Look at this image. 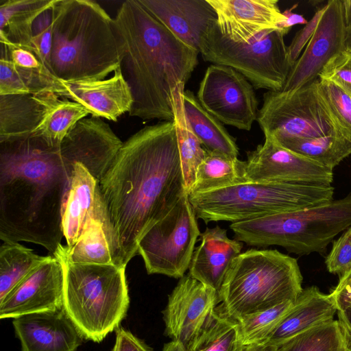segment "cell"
I'll list each match as a JSON object with an SVG mask.
<instances>
[{"label":"cell","instance_id":"d590c367","mask_svg":"<svg viewBox=\"0 0 351 351\" xmlns=\"http://www.w3.org/2000/svg\"><path fill=\"white\" fill-rule=\"evenodd\" d=\"M241 346L238 322L217 311L186 351H238Z\"/></svg>","mask_w":351,"mask_h":351},{"label":"cell","instance_id":"836d02e7","mask_svg":"<svg viewBox=\"0 0 351 351\" xmlns=\"http://www.w3.org/2000/svg\"><path fill=\"white\" fill-rule=\"evenodd\" d=\"M279 351H348L349 338L339 320H330L298 334L279 346Z\"/></svg>","mask_w":351,"mask_h":351},{"label":"cell","instance_id":"f35d334b","mask_svg":"<svg viewBox=\"0 0 351 351\" xmlns=\"http://www.w3.org/2000/svg\"><path fill=\"white\" fill-rule=\"evenodd\" d=\"M319 79L332 82L351 97V53L343 50L332 58Z\"/></svg>","mask_w":351,"mask_h":351},{"label":"cell","instance_id":"52a82bcc","mask_svg":"<svg viewBox=\"0 0 351 351\" xmlns=\"http://www.w3.org/2000/svg\"><path fill=\"white\" fill-rule=\"evenodd\" d=\"M351 226V192L346 197L306 208L232 223L234 239L247 245L281 246L306 255L321 252Z\"/></svg>","mask_w":351,"mask_h":351},{"label":"cell","instance_id":"5b68a950","mask_svg":"<svg viewBox=\"0 0 351 351\" xmlns=\"http://www.w3.org/2000/svg\"><path fill=\"white\" fill-rule=\"evenodd\" d=\"M297 259L276 250L250 249L232 262L219 291L221 315L234 320L281 303L303 289Z\"/></svg>","mask_w":351,"mask_h":351},{"label":"cell","instance_id":"8fae6325","mask_svg":"<svg viewBox=\"0 0 351 351\" xmlns=\"http://www.w3.org/2000/svg\"><path fill=\"white\" fill-rule=\"evenodd\" d=\"M197 219L189 193L185 192L171 210L144 233L138 254L148 274L175 278L185 275L201 234Z\"/></svg>","mask_w":351,"mask_h":351},{"label":"cell","instance_id":"cb8c5ba5","mask_svg":"<svg viewBox=\"0 0 351 351\" xmlns=\"http://www.w3.org/2000/svg\"><path fill=\"white\" fill-rule=\"evenodd\" d=\"M337 312L330 294L322 293L316 287L303 289L265 343L279 346L312 327L334 319Z\"/></svg>","mask_w":351,"mask_h":351},{"label":"cell","instance_id":"74e56055","mask_svg":"<svg viewBox=\"0 0 351 351\" xmlns=\"http://www.w3.org/2000/svg\"><path fill=\"white\" fill-rule=\"evenodd\" d=\"M53 3L43 11L34 20L32 29L34 54L49 71L53 43Z\"/></svg>","mask_w":351,"mask_h":351},{"label":"cell","instance_id":"9a60e30c","mask_svg":"<svg viewBox=\"0 0 351 351\" xmlns=\"http://www.w3.org/2000/svg\"><path fill=\"white\" fill-rule=\"evenodd\" d=\"M346 33L341 0L328 1L323 6L313 36L292 66L280 91H292L318 79L328 62L344 50Z\"/></svg>","mask_w":351,"mask_h":351},{"label":"cell","instance_id":"8992f818","mask_svg":"<svg viewBox=\"0 0 351 351\" xmlns=\"http://www.w3.org/2000/svg\"><path fill=\"white\" fill-rule=\"evenodd\" d=\"M63 308L84 338L101 342L119 328L130 304L126 267L73 263L60 253Z\"/></svg>","mask_w":351,"mask_h":351},{"label":"cell","instance_id":"7dc6e473","mask_svg":"<svg viewBox=\"0 0 351 351\" xmlns=\"http://www.w3.org/2000/svg\"><path fill=\"white\" fill-rule=\"evenodd\" d=\"M342 13L346 29L351 27V0H341Z\"/></svg>","mask_w":351,"mask_h":351},{"label":"cell","instance_id":"ee69618b","mask_svg":"<svg viewBox=\"0 0 351 351\" xmlns=\"http://www.w3.org/2000/svg\"><path fill=\"white\" fill-rule=\"evenodd\" d=\"M296 7L297 5H294L293 8L285 10L282 12L285 21L280 24L279 30L284 32L285 35L289 33L293 25L298 24L306 25L308 22L302 15L292 12L293 9Z\"/></svg>","mask_w":351,"mask_h":351},{"label":"cell","instance_id":"bcb514c9","mask_svg":"<svg viewBox=\"0 0 351 351\" xmlns=\"http://www.w3.org/2000/svg\"><path fill=\"white\" fill-rule=\"evenodd\" d=\"M337 313L338 320L343 325L347 332H351V306Z\"/></svg>","mask_w":351,"mask_h":351},{"label":"cell","instance_id":"4316f807","mask_svg":"<svg viewBox=\"0 0 351 351\" xmlns=\"http://www.w3.org/2000/svg\"><path fill=\"white\" fill-rule=\"evenodd\" d=\"M181 98L190 127L205 149L237 158L239 148L235 139L221 122L202 106L191 91L182 90Z\"/></svg>","mask_w":351,"mask_h":351},{"label":"cell","instance_id":"e575fe53","mask_svg":"<svg viewBox=\"0 0 351 351\" xmlns=\"http://www.w3.org/2000/svg\"><path fill=\"white\" fill-rule=\"evenodd\" d=\"M293 302H285L245 315L237 320L241 345L265 343L289 311Z\"/></svg>","mask_w":351,"mask_h":351},{"label":"cell","instance_id":"d6986e66","mask_svg":"<svg viewBox=\"0 0 351 351\" xmlns=\"http://www.w3.org/2000/svg\"><path fill=\"white\" fill-rule=\"evenodd\" d=\"M50 91L81 104L91 116L112 121L129 113L133 104L130 88L120 68L101 80L64 81L55 77Z\"/></svg>","mask_w":351,"mask_h":351},{"label":"cell","instance_id":"8d00e7d4","mask_svg":"<svg viewBox=\"0 0 351 351\" xmlns=\"http://www.w3.org/2000/svg\"><path fill=\"white\" fill-rule=\"evenodd\" d=\"M318 88L341 134L351 141V97L325 80L319 79Z\"/></svg>","mask_w":351,"mask_h":351},{"label":"cell","instance_id":"1f68e13d","mask_svg":"<svg viewBox=\"0 0 351 351\" xmlns=\"http://www.w3.org/2000/svg\"><path fill=\"white\" fill-rule=\"evenodd\" d=\"M48 257L19 242L3 241L0 247V300Z\"/></svg>","mask_w":351,"mask_h":351},{"label":"cell","instance_id":"277c9868","mask_svg":"<svg viewBox=\"0 0 351 351\" xmlns=\"http://www.w3.org/2000/svg\"><path fill=\"white\" fill-rule=\"evenodd\" d=\"M114 19L92 0H55L51 73L64 81L101 80L120 66Z\"/></svg>","mask_w":351,"mask_h":351},{"label":"cell","instance_id":"d4e9b609","mask_svg":"<svg viewBox=\"0 0 351 351\" xmlns=\"http://www.w3.org/2000/svg\"><path fill=\"white\" fill-rule=\"evenodd\" d=\"M54 0H1V44L34 52L32 29L35 19Z\"/></svg>","mask_w":351,"mask_h":351},{"label":"cell","instance_id":"b9f144b4","mask_svg":"<svg viewBox=\"0 0 351 351\" xmlns=\"http://www.w3.org/2000/svg\"><path fill=\"white\" fill-rule=\"evenodd\" d=\"M339 277L338 284L330 293L337 312L351 306V268Z\"/></svg>","mask_w":351,"mask_h":351},{"label":"cell","instance_id":"d6a6232c","mask_svg":"<svg viewBox=\"0 0 351 351\" xmlns=\"http://www.w3.org/2000/svg\"><path fill=\"white\" fill-rule=\"evenodd\" d=\"M56 252L73 263L114 264L101 223L91 219L76 243L71 247L60 244Z\"/></svg>","mask_w":351,"mask_h":351},{"label":"cell","instance_id":"9c48e42d","mask_svg":"<svg viewBox=\"0 0 351 351\" xmlns=\"http://www.w3.org/2000/svg\"><path fill=\"white\" fill-rule=\"evenodd\" d=\"M280 30H274L249 43H237L219 29L216 19L202 37L199 53L204 61L231 67L256 89L280 91L291 65Z\"/></svg>","mask_w":351,"mask_h":351},{"label":"cell","instance_id":"83f0119b","mask_svg":"<svg viewBox=\"0 0 351 351\" xmlns=\"http://www.w3.org/2000/svg\"><path fill=\"white\" fill-rule=\"evenodd\" d=\"M42 116L33 95H0V142L32 134Z\"/></svg>","mask_w":351,"mask_h":351},{"label":"cell","instance_id":"44dd1931","mask_svg":"<svg viewBox=\"0 0 351 351\" xmlns=\"http://www.w3.org/2000/svg\"><path fill=\"white\" fill-rule=\"evenodd\" d=\"M157 20L199 53L202 37L216 14L207 0H138Z\"/></svg>","mask_w":351,"mask_h":351},{"label":"cell","instance_id":"2e32d148","mask_svg":"<svg viewBox=\"0 0 351 351\" xmlns=\"http://www.w3.org/2000/svg\"><path fill=\"white\" fill-rule=\"evenodd\" d=\"M63 292L62 266L49 255L0 300V318L61 309Z\"/></svg>","mask_w":351,"mask_h":351},{"label":"cell","instance_id":"30bf717a","mask_svg":"<svg viewBox=\"0 0 351 351\" xmlns=\"http://www.w3.org/2000/svg\"><path fill=\"white\" fill-rule=\"evenodd\" d=\"M318 82L319 78L292 91L268 90L263 95L257 121L265 136H343L319 93Z\"/></svg>","mask_w":351,"mask_h":351},{"label":"cell","instance_id":"f546056e","mask_svg":"<svg viewBox=\"0 0 351 351\" xmlns=\"http://www.w3.org/2000/svg\"><path fill=\"white\" fill-rule=\"evenodd\" d=\"M275 140L282 147L332 170L351 154V141L341 135Z\"/></svg>","mask_w":351,"mask_h":351},{"label":"cell","instance_id":"7c38bea8","mask_svg":"<svg viewBox=\"0 0 351 351\" xmlns=\"http://www.w3.org/2000/svg\"><path fill=\"white\" fill-rule=\"evenodd\" d=\"M197 99L224 124L249 131L257 120L258 101L254 86L231 67L209 66L200 82Z\"/></svg>","mask_w":351,"mask_h":351},{"label":"cell","instance_id":"4dcf8cb0","mask_svg":"<svg viewBox=\"0 0 351 351\" xmlns=\"http://www.w3.org/2000/svg\"><path fill=\"white\" fill-rule=\"evenodd\" d=\"M182 90L184 89L179 88L175 95L174 121L184 188L189 193L195 183L197 169L206 157V150L192 131L186 118Z\"/></svg>","mask_w":351,"mask_h":351},{"label":"cell","instance_id":"c3c4849f","mask_svg":"<svg viewBox=\"0 0 351 351\" xmlns=\"http://www.w3.org/2000/svg\"><path fill=\"white\" fill-rule=\"evenodd\" d=\"M162 351H186L185 347L180 342L171 341L165 344Z\"/></svg>","mask_w":351,"mask_h":351},{"label":"cell","instance_id":"f907efd6","mask_svg":"<svg viewBox=\"0 0 351 351\" xmlns=\"http://www.w3.org/2000/svg\"><path fill=\"white\" fill-rule=\"evenodd\" d=\"M349 338V349L348 351H351V332H348Z\"/></svg>","mask_w":351,"mask_h":351},{"label":"cell","instance_id":"ac0fdd59","mask_svg":"<svg viewBox=\"0 0 351 351\" xmlns=\"http://www.w3.org/2000/svg\"><path fill=\"white\" fill-rule=\"evenodd\" d=\"M219 31L229 39L249 43L274 30L285 21L276 0H207Z\"/></svg>","mask_w":351,"mask_h":351},{"label":"cell","instance_id":"e0dca14e","mask_svg":"<svg viewBox=\"0 0 351 351\" xmlns=\"http://www.w3.org/2000/svg\"><path fill=\"white\" fill-rule=\"evenodd\" d=\"M123 142L102 119L90 116L79 121L62 141L64 158L82 165L99 182Z\"/></svg>","mask_w":351,"mask_h":351},{"label":"cell","instance_id":"6da1fadb","mask_svg":"<svg viewBox=\"0 0 351 351\" xmlns=\"http://www.w3.org/2000/svg\"><path fill=\"white\" fill-rule=\"evenodd\" d=\"M185 192L174 120L146 126L123 142L99 182L95 213L114 264L127 266L144 233Z\"/></svg>","mask_w":351,"mask_h":351},{"label":"cell","instance_id":"f1b7e54d","mask_svg":"<svg viewBox=\"0 0 351 351\" xmlns=\"http://www.w3.org/2000/svg\"><path fill=\"white\" fill-rule=\"evenodd\" d=\"M243 182H246L243 177V161L206 150V157L197 169L195 183L189 193H203Z\"/></svg>","mask_w":351,"mask_h":351},{"label":"cell","instance_id":"ab89813d","mask_svg":"<svg viewBox=\"0 0 351 351\" xmlns=\"http://www.w3.org/2000/svg\"><path fill=\"white\" fill-rule=\"evenodd\" d=\"M325 264L330 273L339 276L351 268V226L332 242Z\"/></svg>","mask_w":351,"mask_h":351},{"label":"cell","instance_id":"5bb4252c","mask_svg":"<svg viewBox=\"0 0 351 351\" xmlns=\"http://www.w3.org/2000/svg\"><path fill=\"white\" fill-rule=\"evenodd\" d=\"M219 293L189 273L180 278L163 311L165 333L187 349L217 312Z\"/></svg>","mask_w":351,"mask_h":351},{"label":"cell","instance_id":"7a4b0ae2","mask_svg":"<svg viewBox=\"0 0 351 351\" xmlns=\"http://www.w3.org/2000/svg\"><path fill=\"white\" fill-rule=\"evenodd\" d=\"M60 145L30 135L0 142V239L56 252L73 165Z\"/></svg>","mask_w":351,"mask_h":351},{"label":"cell","instance_id":"f6af8a7d","mask_svg":"<svg viewBox=\"0 0 351 351\" xmlns=\"http://www.w3.org/2000/svg\"><path fill=\"white\" fill-rule=\"evenodd\" d=\"M238 351H279V347L268 343L241 345Z\"/></svg>","mask_w":351,"mask_h":351},{"label":"cell","instance_id":"ba28073f","mask_svg":"<svg viewBox=\"0 0 351 351\" xmlns=\"http://www.w3.org/2000/svg\"><path fill=\"white\" fill-rule=\"evenodd\" d=\"M334 188L289 182H243L189 193L197 219L232 223L321 205L333 200Z\"/></svg>","mask_w":351,"mask_h":351},{"label":"cell","instance_id":"7bdbcfd3","mask_svg":"<svg viewBox=\"0 0 351 351\" xmlns=\"http://www.w3.org/2000/svg\"><path fill=\"white\" fill-rule=\"evenodd\" d=\"M112 351H152L141 340L123 328L116 330V341Z\"/></svg>","mask_w":351,"mask_h":351},{"label":"cell","instance_id":"ffe728a7","mask_svg":"<svg viewBox=\"0 0 351 351\" xmlns=\"http://www.w3.org/2000/svg\"><path fill=\"white\" fill-rule=\"evenodd\" d=\"M12 324L21 351H76L83 342L64 308L21 315Z\"/></svg>","mask_w":351,"mask_h":351},{"label":"cell","instance_id":"4fadbf2b","mask_svg":"<svg viewBox=\"0 0 351 351\" xmlns=\"http://www.w3.org/2000/svg\"><path fill=\"white\" fill-rule=\"evenodd\" d=\"M243 177L252 182H289L330 186L333 170L280 145L271 136L247 153Z\"/></svg>","mask_w":351,"mask_h":351},{"label":"cell","instance_id":"681fc988","mask_svg":"<svg viewBox=\"0 0 351 351\" xmlns=\"http://www.w3.org/2000/svg\"><path fill=\"white\" fill-rule=\"evenodd\" d=\"M344 50L351 53V27L346 29Z\"/></svg>","mask_w":351,"mask_h":351},{"label":"cell","instance_id":"3957f363","mask_svg":"<svg viewBox=\"0 0 351 351\" xmlns=\"http://www.w3.org/2000/svg\"><path fill=\"white\" fill-rule=\"evenodd\" d=\"M114 20L122 42L119 68L133 97L129 115L173 121L176 93L184 89L199 53L176 36L138 0L123 1Z\"/></svg>","mask_w":351,"mask_h":351},{"label":"cell","instance_id":"603a6c76","mask_svg":"<svg viewBox=\"0 0 351 351\" xmlns=\"http://www.w3.org/2000/svg\"><path fill=\"white\" fill-rule=\"evenodd\" d=\"M99 182L81 164L75 163L62 209L66 245H73L88 221L95 219Z\"/></svg>","mask_w":351,"mask_h":351},{"label":"cell","instance_id":"60d3db41","mask_svg":"<svg viewBox=\"0 0 351 351\" xmlns=\"http://www.w3.org/2000/svg\"><path fill=\"white\" fill-rule=\"evenodd\" d=\"M322 11L323 7L318 9L311 20L304 25V27L297 32L290 45L287 46L288 56L291 67L300 58L302 51L306 47L313 36Z\"/></svg>","mask_w":351,"mask_h":351},{"label":"cell","instance_id":"7402d4cb","mask_svg":"<svg viewBox=\"0 0 351 351\" xmlns=\"http://www.w3.org/2000/svg\"><path fill=\"white\" fill-rule=\"evenodd\" d=\"M201 243L195 248L189 274L218 293L233 260L241 254L243 243L230 239L227 230L216 226L200 234Z\"/></svg>","mask_w":351,"mask_h":351},{"label":"cell","instance_id":"484cf974","mask_svg":"<svg viewBox=\"0 0 351 351\" xmlns=\"http://www.w3.org/2000/svg\"><path fill=\"white\" fill-rule=\"evenodd\" d=\"M33 96L43 107L42 119L34 133L53 145H60L77 123L90 114L81 104L52 91H42Z\"/></svg>","mask_w":351,"mask_h":351}]
</instances>
